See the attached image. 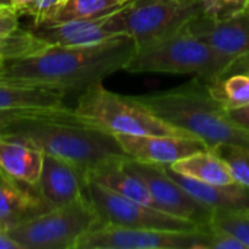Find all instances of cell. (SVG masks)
<instances>
[{
  "mask_svg": "<svg viewBox=\"0 0 249 249\" xmlns=\"http://www.w3.org/2000/svg\"><path fill=\"white\" fill-rule=\"evenodd\" d=\"M123 6L124 4H121L118 0H66L57 13L42 25L63 23L77 19H93L112 13Z\"/></svg>",
  "mask_w": 249,
  "mask_h": 249,
  "instance_id": "obj_22",
  "label": "cell"
},
{
  "mask_svg": "<svg viewBox=\"0 0 249 249\" xmlns=\"http://www.w3.org/2000/svg\"><path fill=\"white\" fill-rule=\"evenodd\" d=\"M45 44L39 41L31 31H18L10 36L0 38V58L13 60L29 55L44 48Z\"/></svg>",
  "mask_w": 249,
  "mask_h": 249,
  "instance_id": "obj_23",
  "label": "cell"
},
{
  "mask_svg": "<svg viewBox=\"0 0 249 249\" xmlns=\"http://www.w3.org/2000/svg\"><path fill=\"white\" fill-rule=\"evenodd\" d=\"M244 12H245V13H247V15H248V16H249V3H248V4H247V7L244 9Z\"/></svg>",
  "mask_w": 249,
  "mask_h": 249,
  "instance_id": "obj_38",
  "label": "cell"
},
{
  "mask_svg": "<svg viewBox=\"0 0 249 249\" xmlns=\"http://www.w3.org/2000/svg\"><path fill=\"white\" fill-rule=\"evenodd\" d=\"M249 0H206V15L229 16L244 12Z\"/></svg>",
  "mask_w": 249,
  "mask_h": 249,
  "instance_id": "obj_28",
  "label": "cell"
},
{
  "mask_svg": "<svg viewBox=\"0 0 249 249\" xmlns=\"http://www.w3.org/2000/svg\"><path fill=\"white\" fill-rule=\"evenodd\" d=\"M127 158L155 163L172 165L193 153L210 149L197 137L162 136V134H115Z\"/></svg>",
  "mask_w": 249,
  "mask_h": 249,
  "instance_id": "obj_12",
  "label": "cell"
},
{
  "mask_svg": "<svg viewBox=\"0 0 249 249\" xmlns=\"http://www.w3.org/2000/svg\"><path fill=\"white\" fill-rule=\"evenodd\" d=\"M229 115L242 127L249 128V104L239 107V108H233V109H228Z\"/></svg>",
  "mask_w": 249,
  "mask_h": 249,
  "instance_id": "obj_33",
  "label": "cell"
},
{
  "mask_svg": "<svg viewBox=\"0 0 249 249\" xmlns=\"http://www.w3.org/2000/svg\"><path fill=\"white\" fill-rule=\"evenodd\" d=\"M124 158L109 159L99 166L86 172V178L112 190L117 194H121L134 201L143 203L146 206H153L150 193L146 184L124 163ZM156 209V207H155Z\"/></svg>",
  "mask_w": 249,
  "mask_h": 249,
  "instance_id": "obj_18",
  "label": "cell"
},
{
  "mask_svg": "<svg viewBox=\"0 0 249 249\" xmlns=\"http://www.w3.org/2000/svg\"><path fill=\"white\" fill-rule=\"evenodd\" d=\"M19 12L12 6L0 7V38H6L19 31Z\"/></svg>",
  "mask_w": 249,
  "mask_h": 249,
  "instance_id": "obj_29",
  "label": "cell"
},
{
  "mask_svg": "<svg viewBox=\"0 0 249 249\" xmlns=\"http://www.w3.org/2000/svg\"><path fill=\"white\" fill-rule=\"evenodd\" d=\"M228 165L232 178L249 187V150L233 144H217L210 147Z\"/></svg>",
  "mask_w": 249,
  "mask_h": 249,
  "instance_id": "obj_25",
  "label": "cell"
},
{
  "mask_svg": "<svg viewBox=\"0 0 249 249\" xmlns=\"http://www.w3.org/2000/svg\"><path fill=\"white\" fill-rule=\"evenodd\" d=\"M76 249H207L206 231H163L98 223Z\"/></svg>",
  "mask_w": 249,
  "mask_h": 249,
  "instance_id": "obj_9",
  "label": "cell"
},
{
  "mask_svg": "<svg viewBox=\"0 0 249 249\" xmlns=\"http://www.w3.org/2000/svg\"><path fill=\"white\" fill-rule=\"evenodd\" d=\"M0 184H1V185H6V184H15V182L9 181V179L1 174V171H0ZM16 185H18V184H16ZM20 187H22V185H20Z\"/></svg>",
  "mask_w": 249,
  "mask_h": 249,
  "instance_id": "obj_35",
  "label": "cell"
},
{
  "mask_svg": "<svg viewBox=\"0 0 249 249\" xmlns=\"http://www.w3.org/2000/svg\"><path fill=\"white\" fill-rule=\"evenodd\" d=\"M38 4L39 0H12V7L15 10H18L22 15H29L32 18L38 10Z\"/></svg>",
  "mask_w": 249,
  "mask_h": 249,
  "instance_id": "obj_32",
  "label": "cell"
},
{
  "mask_svg": "<svg viewBox=\"0 0 249 249\" xmlns=\"http://www.w3.org/2000/svg\"><path fill=\"white\" fill-rule=\"evenodd\" d=\"M213 226L236 236L249 249V209L245 210H214Z\"/></svg>",
  "mask_w": 249,
  "mask_h": 249,
  "instance_id": "obj_24",
  "label": "cell"
},
{
  "mask_svg": "<svg viewBox=\"0 0 249 249\" xmlns=\"http://www.w3.org/2000/svg\"><path fill=\"white\" fill-rule=\"evenodd\" d=\"M0 228H1V226H0ZM3 229H4V228H3Z\"/></svg>",
  "mask_w": 249,
  "mask_h": 249,
  "instance_id": "obj_39",
  "label": "cell"
},
{
  "mask_svg": "<svg viewBox=\"0 0 249 249\" xmlns=\"http://www.w3.org/2000/svg\"><path fill=\"white\" fill-rule=\"evenodd\" d=\"M0 7H1V6H0Z\"/></svg>",
  "mask_w": 249,
  "mask_h": 249,
  "instance_id": "obj_40",
  "label": "cell"
},
{
  "mask_svg": "<svg viewBox=\"0 0 249 249\" xmlns=\"http://www.w3.org/2000/svg\"><path fill=\"white\" fill-rule=\"evenodd\" d=\"M86 198L92 204L99 223L124 228L163 229V231H200L201 226L163 213L152 206L127 198L112 190L86 178Z\"/></svg>",
  "mask_w": 249,
  "mask_h": 249,
  "instance_id": "obj_8",
  "label": "cell"
},
{
  "mask_svg": "<svg viewBox=\"0 0 249 249\" xmlns=\"http://www.w3.org/2000/svg\"><path fill=\"white\" fill-rule=\"evenodd\" d=\"M31 188L16 184H0V226L6 231L47 210V204Z\"/></svg>",
  "mask_w": 249,
  "mask_h": 249,
  "instance_id": "obj_19",
  "label": "cell"
},
{
  "mask_svg": "<svg viewBox=\"0 0 249 249\" xmlns=\"http://www.w3.org/2000/svg\"><path fill=\"white\" fill-rule=\"evenodd\" d=\"M166 172L181 184L190 194L213 210H245L249 209V187L231 182V184H204L187 178L172 171L169 165H163Z\"/></svg>",
  "mask_w": 249,
  "mask_h": 249,
  "instance_id": "obj_17",
  "label": "cell"
},
{
  "mask_svg": "<svg viewBox=\"0 0 249 249\" xmlns=\"http://www.w3.org/2000/svg\"><path fill=\"white\" fill-rule=\"evenodd\" d=\"M242 73H249V51L235 57L229 66L225 69L222 76H229V74H242ZM219 76V77H222Z\"/></svg>",
  "mask_w": 249,
  "mask_h": 249,
  "instance_id": "obj_31",
  "label": "cell"
},
{
  "mask_svg": "<svg viewBox=\"0 0 249 249\" xmlns=\"http://www.w3.org/2000/svg\"><path fill=\"white\" fill-rule=\"evenodd\" d=\"M118 1H120L121 4H127V3H130L131 0H118Z\"/></svg>",
  "mask_w": 249,
  "mask_h": 249,
  "instance_id": "obj_37",
  "label": "cell"
},
{
  "mask_svg": "<svg viewBox=\"0 0 249 249\" xmlns=\"http://www.w3.org/2000/svg\"><path fill=\"white\" fill-rule=\"evenodd\" d=\"M124 6L112 13L99 18L77 19L51 25H34V28L29 31L45 45L76 47L96 44L108 38L127 34Z\"/></svg>",
  "mask_w": 249,
  "mask_h": 249,
  "instance_id": "obj_11",
  "label": "cell"
},
{
  "mask_svg": "<svg viewBox=\"0 0 249 249\" xmlns=\"http://www.w3.org/2000/svg\"><path fill=\"white\" fill-rule=\"evenodd\" d=\"M1 133L64 159L85 174L109 159L125 156L114 134L88 125L76 115L22 120Z\"/></svg>",
  "mask_w": 249,
  "mask_h": 249,
  "instance_id": "obj_3",
  "label": "cell"
},
{
  "mask_svg": "<svg viewBox=\"0 0 249 249\" xmlns=\"http://www.w3.org/2000/svg\"><path fill=\"white\" fill-rule=\"evenodd\" d=\"M210 95L226 109L249 104V73L229 74L207 82Z\"/></svg>",
  "mask_w": 249,
  "mask_h": 249,
  "instance_id": "obj_21",
  "label": "cell"
},
{
  "mask_svg": "<svg viewBox=\"0 0 249 249\" xmlns=\"http://www.w3.org/2000/svg\"><path fill=\"white\" fill-rule=\"evenodd\" d=\"M73 111L82 123L114 136L162 134L196 137L158 117L137 96H125L108 90L102 82L82 90Z\"/></svg>",
  "mask_w": 249,
  "mask_h": 249,
  "instance_id": "obj_4",
  "label": "cell"
},
{
  "mask_svg": "<svg viewBox=\"0 0 249 249\" xmlns=\"http://www.w3.org/2000/svg\"><path fill=\"white\" fill-rule=\"evenodd\" d=\"M232 60L182 28L175 34L137 47L124 70L128 73L194 74L209 82L222 76Z\"/></svg>",
  "mask_w": 249,
  "mask_h": 249,
  "instance_id": "obj_5",
  "label": "cell"
},
{
  "mask_svg": "<svg viewBox=\"0 0 249 249\" xmlns=\"http://www.w3.org/2000/svg\"><path fill=\"white\" fill-rule=\"evenodd\" d=\"M185 28L201 42L231 58L249 51V16L245 12L229 16L203 13Z\"/></svg>",
  "mask_w": 249,
  "mask_h": 249,
  "instance_id": "obj_13",
  "label": "cell"
},
{
  "mask_svg": "<svg viewBox=\"0 0 249 249\" xmlns=\"http://www.w3.org/2000/svg\"><path fill=\"white\" fill-rule=\"evenodd\" d=\"M207 249H248L232 233L213 226L212 223L204 228Z\"/></svg>",
  "mask_w": 249,
  "mask_h": 249,
  "instance_id": "obj_27",
  "label": "cell"
},
{
  "mask_svg": "<svg viewBox=\"0 0 249 249\" xmlns=\"http://www.w3.org/2000/svg\"><path fill=\"white\" fill-rule=\"evenodd\" d=\"M66 92L47 85L0 76V111L66 109Z\"/></svg>",
  "mask_w": 249,
  "mask_h": 249,
  "instance_id": "obj_16",
  "label": "cell"
},
{
  "mask_svg": "<svg viewBox=\"0 0 249 249\" xmlns=\"http://www.w3.org/2000/svg\"><path fill=\"white\" fill-rule=\"evenodd\" d=\"M172 171L187 178L204 184H231L236 182L228 165L212 149L185 156L169 165Z\"/></svg>",
  "mask_w": 249,
  "mask_h": 249,
  "instance_id": "obj_20",
  "label": "cell"
},
{
  "mask_svg": "<svg viewBox=\"0 0 249 249\" xmlns=\"http://www.w3.org/2000/svg\"><path fill=\"white\" fill-rule=\"evenodd\" d=\"M137 98L158 117L198 137L209 147L233 144L249 150V128L239 125L210 95L204 79Z\"/></svg>",
  "mask_w": 249,
  "mask_h": 249,
  "instance_id": "obj_2",
  "label": "cell"
},
{
  "mask_svg": "<svg viewBox=\"0 0 249 249\" xmlns=\"http://www.w3.org/2000/svg\"><path fill=\"white\" fill-rule=\"evenodd\" d=\"M124 163L146 184L153 206L158 210L193 222L203 229L210 225L214 210L178 184L166 172L163 165L139 162L130 158H125Z\"/></svg>",
  "mask_w": 249,
  "mask_h": 249,
  "instance_id": "obj_10",
  "label": "cell"
},
{
  "mask_svg": "<svg viewBox=\"0 0 249 249\" xmlns=\"http://www.w3.org/2000/svg\"><path fill=\"white\" fill-rule=\"evenodd\" d=\"M206 12V0H131L124 6L125 32L146 45L185 28Z\"/></svg>",
  "mask_w": 249,
  "mask_h": 249,
  "instance_id": "obj_7",
  "label": "cell"
},
{
  "mask_svg": "<svg viewBox=\"0 0 249 249\" xmlns=\"http://www.w3.org/2000/svg\"><path fill=\"white\" fill-rule=\"evenodd\" d=\"M66 0H39L38 10L34 16V25H42L47 23L61 7V4Z\"/></svg>",
  "mask_w": 249,
  "mask_h": 249,
  "instance_id": "obj_30",
  "label": "cell"
},
{
  "mask_svg": "<svg viewBox=\"0 0 249 249\" xmlns=\"http://www.w3.org/2000/svg\"><path fill=\"white\" fill-rule=\"evenodd\" d=\"M0 249H20L19 245L10 238L6 229L0 228Z\"/></svg>",
  "mask_w": 249,
  "mask_h": 249,
  "instance_id": "obj_34",
  "label": "cell"
},
{
  "mask_svg": "<svg viewBox=\"0 0 249 249\" xmlns=\"http://www.w3.org/2000/svg\"><path fill=\"white\" fill-rule=\"evenodd\" d=\"M0 6H12V0H0Z\"/></svg>",
  "mask_w": 249,
  "mask_h": 249,
  "instance_id": "obj_36",
  "label": "cell"
},
{
  "mask_svg": "<svg viewBox=\"0 0 249 249\" xmlns=\"http://www.w3.org/2000/svg\"><path fill=\"white\" fill-rule=\"evenodd\" d=\"M45 117H74V111L70 108L58 111H39V109H10L0 111V133L9 125L31 118H45Z\"/></svg>",
  "mask_w": 249,
  "mask_h": 249,
  "instance_id": "obj_26",
  "label": "cell"
},
{
  "mask_svg": "<svg viewBox=\"0 0 249 249\" xmlns=\"http://www.w3.org/2000/svg\"><path fill=\"white\" fill-rule=\"evenodd\" d=\"M98 223V216L83 194L66 206L50 209L7 229V233L20 249H76L77 241Z\"/></svg>",
  "mask_w": 249,
  "mask_h": 249,
  "instance_id": "obj_6",
  "label": "cell"
},
{
  "mask_svg": "<svg viewBox=\"0 0 249 249\" xmlns=\"http://www.w3.org/2000/svg\"><path fill=\"white\" fill-rule=\"evenodd\" d=\"M85 181L86 174L82 169L54 155L44 153L36 190L48 209H57L80 198L85 194Z\"/></svg>",
  "mask_w": 249,
  "mask_h": 249,
  "instance_id": "obj_14",
  "label": "cell"
},
{
  "mask_svg": "<svg viewBox=\"0 0 249 249\" xmlns=\"http://www.w3.org/2000/svg\"><path fill=\"white\" fill-rule=\"evenodd\" d=\"M134 39L117 35L90 45H45L25 57L4 60L0 76L35 82L64 90H85L118 70L136 53Z\"/></svg>",
  "mask_w": 249,
  "mask_h": 249,
  "instance_id": "obj_1",
  "label": "cell"
},
{
  "mask_svg": "<svg viewBox=\"0 0 249 249\" xmlns=\"http://www.w3.org/2000/svg\"><path fill=\"white\" fill-rule=\"evenodd\" d=\"M44 152L36 146L0 133V171L12 182L36 190Z\"/></svg>",
  "mask_w": 249,
  "mask_h": 249,
  "instance_id": "obj_15",
  "label": "cell"
}]
</instances>
